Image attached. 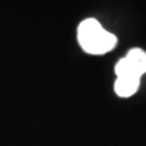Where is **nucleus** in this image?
Returning a JSON list of instances; mask_svg holds the SVG:
<instances>
[{"label":"nucleus","mask_w":146,"mask_h":146,"mask_svg":"<svg viewBox=\"0 0 146 146\" xmlns=\"http://www.w3.org/2000/svg\"><path fill=\"white\" fill-rule=\"evenodd\" d=\"M140 79L136 77H117L113 86L117 96L123 99L133 96L140 86Z\"/></svg>","instance_id":"f03ea898"},{"label":"nucleus","mask_w":146,"mask_h":146,"mask_svg":"<svg viewBox=\"0 0 146 146\" xmlns=\"http://www.w3.org/2000/svg\"><path fill=\"white\" fill-rule=\"evenodd\" d=\"M127 61L140 78L146 73V52L141 49H131L127 54Z\"/></svg>","instance_id":"7ed1b4c3"},{"label":"nucleus","mask_w":146,"mask_h":146,"mask_svg":"<svg viewBox=\"0 0 146 146\" xmlns=\"http://www.w3.org/2000/svg\"><path fill=\"white\" fill-rule=\"evenodd\" d=\"M78 42L85 52L104 55L116 46L117 38L105 29L95 18H88L78 27Z\"/></svg>","instance_id":"f257e3e1"}]
</instances>
